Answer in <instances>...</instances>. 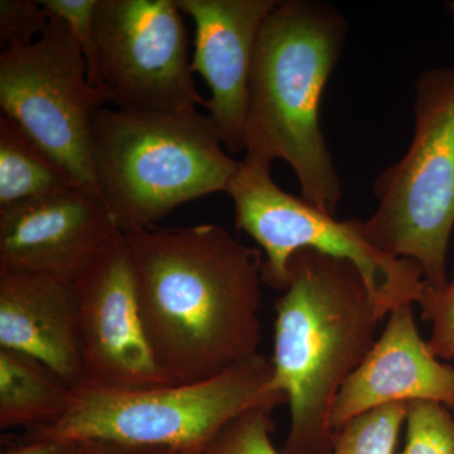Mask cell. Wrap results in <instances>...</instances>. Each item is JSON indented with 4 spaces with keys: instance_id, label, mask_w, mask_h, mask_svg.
<instances>
[{
    "instance_id": "obj_3",
    "label": "cell",
    "mask_w": 454,
    "mask_h": 454,
    "mask_svg": "<svg viewBox=\"0 0 454 454\" xmlns=\"http://www.w3.org/2000/svg\"><path fill=\"white\" fill-rule=\"evenodd\" d=\"M348 26L333 5L278 0L260 29L249 82L245 155L286 160L301 199L334 216L342 184L321 127V101Z\"/></svg>"
},
{
    "instance_id": "obj_24",
    "label": "cell",
    "mask_w": 454,
    "mask_h": 454,
    "mask_svg": "<svg viewBox=\"0 0 454 454\" xmlns=\"http://www.w3.org/2000/svg\"><path fill=\"white\" fill-rule=\"evenodd\" d=\"M79 454H184L164 448L131 447L110 442L90 441L80 443Z\"/></svg>"
},
{
    "instance_id": "obj_13",
    "label": "cell",
    "mask_w": 454,
    "mask_h": 454,
    "mask_svg": "<svg viewBox=\"0 0 454 454\" xmlns=\"http://www.w3.org/2000/svg\"><path fill=\"white\" fill-rule=\"evenodd\" d=\"M411 304L391 310L365 360L334 402L333 429L380 406L437 402L454 408V367L441 363L418 333Z\"/></svg>"
},
{
    "instance_id": "obj_16",
    "label": "cell",
    "mask_w": 454,
    "mask_h": 454,
    "mask_svg": "<svg viewBox=\"0 0 454 454\" xmlns=\"http://www.w3.org/2000/svg\"><path fill=\"white\" fill-rule=\"evenodd\" d=\"M82 187L8 116H0V208Z\"/></svg>"
},
{
    "instance_id": "obj_20",
    "label": "cell",
    "mask_w": 454,
    "mask_h": 454,
    "mask_svg": "<svg viewBox=\"0 0 454 454\" xmlns=\"http://www.w3.org/2000/svg\"><path fill=\"white\" fill-rule=\"evenodd\" d=\"M98 0H40L42 7L59 17L70 27L74 37L82 46L89 82L95 89L103 90L98 68V50L95 35L94 16Z\"/></svg>"
},
{
    "instance_id": "obj_15",
    "label": "cell",
    "mask_w": 454,
    "mask_h": 454,
    "mask_svg": "<svg viewBox=\"0 0 454 454\" xmlns=\"http://www.w3.org/2000/svg\"><path fill=\"white\" fill-rule=\"evenodd\" d=\"M73 390L38 361L0 348V428H40L67 411Z\"/></svg>"
},
{
    "instance_id": "obj_9",
    "label": "cell",
    "mask_w": 454,
    "mask_h": 454,
    "mask_svg": "<svg viewBox=\"0 0 454 454\" xmlns=\"http://www.w3.org/2000/svg\"><path fill=\"white\" fill-rule=\"evenodd\" d=\"M176 0H98L94 26L101 88L119 109L187 113L197 91L190 38Z\"/></svg>"
},
{
    "instance_id": "obj_5",
    "label": "cell",
    "mask_w": 454,
    "mask_h": 454,
    "mask_svg": "<svg viewBox=\"0 0 454 454\" xmlns=\"http://www.w3.org/2000/svg\"><path fill=\"white\" fill-rule=\"evenodd\" d=\"M274 367L256 354L207 380L146 389L73 390L56 422L27 430L25 441H100L200 454L239 415L274 411L286 396L271 387Z\"/></svg>"
},
{
    "instance_id": "obj_17",
    "label": "cell",
    "mask_w": 454,
    "mask_h": 454,
    "mask_svg": "<svg viewBox=\"0 0 454 454\" xmlns=\"http://www.w3.org/2000/svg\"><path fill=\"white\" fill-rule=\"evenodd\" d=\"M408 404L395 403L372 409L336 432L327 454H395Z\"/></svg>"
},
{
    "instance_id": "obj_4",
    "label": "cell",
    "mask_w": 454,
    "mask_h": 454,
    "mask_svg": "<svg viewBox=\"0 0 454 454\" xmlns=\"http://www.w3.org/2000/svg\"><path fill=\"white\" fill-rule=\"evenodd\" d=\"M210 115L101 107L92 121L98 195L122 232L148 229L179 206L226 192L240 167Z\"/></svg>"
},
{
    "instance_id": "obj_12",
    "label": "cell",
    "mask_w": 454,
    "mask_h": 454,
    "mask_svg": "<svg viewBox=\"0 0 454 454\" xmlns=\"http://www.w3.org/2000/svg\"><path fill=\"white\" fill-rule=\"evenodd\" d=\"M196 27L192 73L211 90L206 109L223 146L245 151V121L254 53L262 23L278 0H176Z\"/></svg>"
},
{
    "instance_id": "obj_19",
    "label": "cell",
    "mask_w": 454,
    "mask_h": 454,
    "mask_svg": "<svg viewBox=\"0 0 454 454\" xmlns=\"http://www.w3.org/2000/svg\"><path fill=\"white\" fill-rule=\"evenodd\" d=\"M271 411L255 408L239 415L200 454H282L271 442Z\"/></svg>"
},
{
    "instance_id": "obj_1",
    "label": "cell",
    "mask_w": 454,
    "mask_h": 454,
    "mask_svg": "<svg viewBox=\"0 0 454 454\" xmlns=\"http://www.w3.org/2000/svg\"><path fill=\"white\" fill-rule=\"evenodd\" d=\"M146 339L173 384L259 354L262 256L215 223L124 232Z\"/></svg>"
},
{
    "instance_id": "obj_2",
    "label": "cell",
    "mask_w": 454,
    "mask_h": 454,
    "mask_svg": "<svg viewBox=\"0 0 454 454\" xmlns=\"http://www.w3.org/2000/svg\"><path fill=\"white\" fill-rule=\"evenodd\" d=\"M288 280L276 304L271 358V387L291 411L282 454H327L336 437V397L372 351L387 317L348 260L300 250L289 260Z\"/></svg>"
},
{
    "instance_id": "obj_25",
    "label": "cell",
    "mask_w": 454,
    "mask_h": 454,
    "mask_svg": "<svg viewBox=\"0 0 454 454\" xmlns=\"http://www.w3.org/2000/svg\"><path fill=\"white\" fill-rule=\"evenodd\" d=\"M448 8H450V13H452V17L454 20V2L450 3V7H448Z\"/></svg>"
},
{
    "instance_id": "obj_11",
    "label": "cell",
    "mask_w": 454,
    "mask_h": 454,
    "mask_svg": "<svg viewBox=\"0 0 454 454\" xmlns=\"http://www.w3.org/2000/svg\"><path fill=\"white\" fill-rule=\"evenodd\" d=\"M119 232L103 199L83 187L0 208V271L73 284Z\"/></svg>"
},
{
    "instance_id": "obj_23",
    "label": "cell",
    "mask_w": 454,
    "mask_h": 454,
    "mask_svg": "<svg viewBox=\"0 0 454 454\" xmlns=\"http://www.w3.org/2000/svg\"><path fill=\"white\" fill-rule=\"evenodd\" d=\"M77 442L57 441V439H35L22 441L16 446L9 447L2 454H79Z\"/></svg>"
},
{
    "instance_id": "obj_18",
    "label": "cell",
    "mask_w": 454,
    "mask_h": 454,
    "mask_svg": "<svg viewBox=\"0 0 454 454\" xmlns=\"http://www.w3.org/2000/svg\"><path fill=\"white\" fill-rule=\"evenodd\" d=\"M402 454H454V418L437 402L408 403Z\"/></svg>"
},
{
    "instance_id": "obj_21",
    "label": "cell",
    "mask_w": 454,
    "mask_h": 454,
    "mask_svg": "<svg viewBox=\"0 0 454 454\" xmlns=\"http://www.w3.org/2000/svg\"><path fill=\"white\" fill-rule=\"evenodd\" d=\"M423 318L432 324L428 343L435 357L454 358V278L441 292H427L422 303Z\"/></svg>"
},
{
    "instance_id": "obj_10",
    "label": "cell",
    "mask_w": 454,
    "mask_h": 454,
    "mask_svg": "<svg viewBox=\"0 0 454 454\" xmlns=\"http://www.w3.org/2000/svg\"><path fill=\"white\" fill-rule=\"evenodd\" d=\"M73 286L85 387L133 390L175 385L158 365L146 339L124 232Z\"/></svg>"
},
{
    "instance_id": "obj_22",
    "label": "cell",
    "mask_w": 454,
    "mask_h": 454,
    "mask_svg": "<svg viewBox=\"0 0 454 454\" xmlns=\"http://www.w3.org/2000/svg\"><path fill=\"white\" fill-rule=\"evenodd\" d=\"M51 14L40 2L2 0L0 2V41L31 43L41 37L50 25Z\"/></svg>"
},
{
    "instance_id": "obj_6",
    "label": "cell",
    "mask_w": 454,
    "mask_h": 454,
    "mask_svg": "<svg viewBox=\"0 0 454 454\" xmlns=\"http://www.w3.org/2000/svg\"><path fill=\"white\" fill-rule=\"evenodd\" d=\"M414 137L373 184L378 208L364 221L370 244L422 268L430 292L446 288L454 230V68H432L415 85Z\"/></svg>"
},
{
    "instance_id": "obj_14",
    "label": "cell",
    "mask_w": 454,
    "mask_h": 454,
    "mask_svg": "<svg viewBox=\"0 0 454 454\" xmlns=\"http://www.w3.org/2000/svg\"><path fill=\"white\" fill-rule=\"evenodd\" d=\"M0 348L38 361L70 390L85 387L73 284L0 271Z\"/></svg>"
},
{
    "instance_id": "obj_8",
    "label": "cell",
    "mask_w": 454,
    "mask_h": 454,
    "mask_svg": "<svg viewBox=\"0 0 454 454\" xmlns=\"http://www.w3.org/2000/svg\"><path fill=\"white\" fill-rule=\"evenodd\" d=\"M110 103L89 82L82 46L51 14L38 40H12L0 55V106L76 181L98 195L92 164V121ZM100 196V195H98Z\"/></svg>"
},
{
    "instance_id": "obj_7",
    "label": "cell",
    "mask_w": 454,
    "mask_h": 454,
    "mask_svg": "<svg viewBox=\"0 0 454 454\" xmlns=\"http://www.w3.org/2000/svg\"><path fill=\"white\" fill-rule=\"evenodd\" d=\"M270 169L271 162L245 155L226 190L234 202L236 227L265 254L262 283L286 291L293 254L310 249L356 265L384 317L406 304L422 303L428 286L417 262L373 247L364 234V221L334 219L301 196L286 193Z\"/></svg>"
}]
</instances>
